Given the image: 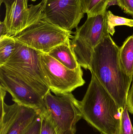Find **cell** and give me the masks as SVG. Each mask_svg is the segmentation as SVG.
Here are the masks:
<instances>
[{
    "label": "cell",
    "mask_w": 133,
    "mask_h": 134,
    "mask_svg": "<svg viewBox=\"0 0 133 134\" xmlns=\"http://www.w3.org/2000/svg\"><path fill=\"white\" fill-rule=\"evenodd\" d=\"M41 120L40 116H39L26 131L23 134H40Z\"/></svg>",
    "instance_id": "cell-20"
},
{
    "label": "cell",
    "mask_w": 133,
    "mask_h": 134,
    "mask_svg": "<svg viewBox=\"0 0 133 134\" xmlns=\"http://www.w3.org/2000/svg\"><path fill=\"white\" fill-rule=\"evenodd\" d=\"M114 5H118V0H111L109 2L107 6V9L110 6Z\"/></svg>",
    "instance_id": "cell-24"
},
{
    "label": "cell",
    "mask_w": 133,
    "mask_h": 134,
    "mask_svg": "<svg viewBox=\"0 0 133 134\" xmlns=\"http://www.w3.org/2000/svg\"><path fill=\"white\" fill-rule=\"evenodd\" d=\"M40 52L16 42L14 52L2 66L22 80L43 98L50 90L41 70Z\"/></svg>",
    "instance_id": "cell-4"
},
{
    "label": "cell",
    "mask_w": 133,
    "mask_h": 134,
    "mask_svg": "<svg viewBox=\"0 0 133 134\" xmlns=\"http://www.w3.org/2000/svg\"><path fill=\"white\" fill-rule=\"evenodd\" d=\"M84 14L81 0H43V18L64 30L78 27Z\"/></svg>",
    "instance_id": "cell-8"
},
{
    "label": "cell",
    "mask_w": 133,
    "mask_h": 134,
    "mask_svg": "<svg viewBox=\"0 0 133 134\" xmlns=\"http://www.w3.org/2000/svg\"><path fill=\"white\" fill-rule=\"evenodd\" d=\"M43 0L38 4L28 7L27 0H15L10 6L5 7L4 23L9 37L20 33L37 19L42 13Z\"/></svg>",
    "instance_id": "cell-11"
},
{
    "label": "cell",
    "mask_w": 133,
    "mask_h": 134,
    "mask_svg": "<svg viewBox=\"0 0 133 134\" xmlns=\"http://www.w3.org/2000/svg\"><path fill=\"white\" fill-rule=\"evenodd\" d=\"M118 6L125 13L133 17V0H118Z\"/></svg>",
    "instance_id": "cell-19"
},
{
    "label": "cell",
    "mask_w": 133,
    "mask_h": 134,
    "mask_svg": "<svg viewBox=\"0 0 133 134\" xmlns=\"http://www.w3.org/2000/svg\"><path fill=\"white\" fill-rule=\"evenodd\" d=\"M72 34L45 20L42 12L37 19L14 37L17 42L47 54L55 46L72 38Z\"/></svg>",
    "instance_id": "cell-6"
},
{
    "label": "cell",
    "mask_w": 133,
    "mask_h": 134,
    "mask_svg": "<svg viewBox=\"0 0 133 134\" xmlns=\"http://www.w3.org/2000/svg\"><path fill=\"white\" fill-rule=\"evenodd\" d=\"M43 99L46 114L58 134H75L76 124L83 118L80 101L72 92L53 95L50 90Z\"/></svg>",
    "instance_id": "cell-5"
},
{
    "label": "cell",
    "mask_w": 133,
    "mask_h": 134,
    "mask_svg": "<svg viewBox=\"0 0 133 134\" xmlns=\"http://www.w3.org/2000/svg\"><path fill=\"white\" fill-rule=\"evenodd\" d=\"M15 0H1V5L2 3H4L5 5V7L10 6Z\"/></svg>",
    "instance_id": "cell-23"
},
{
    "label": "cell",
    "mask_w": 133,
    "mask_h": 134,
    "mask_svg": "<svg viewBox=\"0 0 133 134\" xmlns=\"http://www.w3.org/2000/svg\"><path fill=\"white\" fill-rule=\"evenodd\" d=\"M0 86L11 94L12 100L15 103L35 109L40 116L46 113L43 98L4 66H0Z\"/></svg>",
    "instance_id": "cell-10"
},
{
    "label": "cell",
    "mask_w": 133,
    "mask_h": 134,
    "mask_svg": "<svg viewBox=\"0 0 133 134\" xmlns=\"http://www.w3.org/2000/svg\"><path fill=\"white\" fill-rule=\"evenodd\" d=\"M111 0H81L82 9L87 16L101 14L107 11V6Z\"/></svg>",
    "instance_id": "cell-14"
},
{
    "label": "cell",
    "mask_w": 133,
    "mask_h": 134,
    "mask_svg": "<svg viewBox=\"0 0 133 134\" xmlns=\"http://www.w3.org/2000/svg\"><path fill=\"white\" fill-rule=\"evenodd\" d=\"M119 62L124 72L133 77V35L128 37L119 48Z\"/></svg>",
    "instance_id": "cell-13"
},
{
    "label": "cell",
    "mask_w": 133,
    "mask_h": 134,
    "mask_svg": "<svg viewBox=\"0 0 133 134\" xmlns=\"http://www.w3.org/2000/svg\"><path fill=\"white\" fill-rule=\"evenodd\" d=\"M7 29L5 25L4 22H1L0 23V39L8 37Z\"/></svg>",
    "instance_id": "cell-22"
},
{
    "label": "cell",
    "mask_w": 133,
    "mask_h": 134,
    "mask_svg": "<svg viewBox=\"0 0 133 134\" xmlns=\"http://www.w3.org/2000/svg\"><path fill=\"white\" fill-rule=\"evenodd\" d=\"M119 50L110 35L106 37L94 49L89 69L111 94L121 112L126 106L133 77L123 70Z\"/></svg>",
    "instance_id": "cell-1"
},
{
    "label": "cell",
    "mask_w": 133,
    "mask_h": 134,
    "mask_svg": "<svg viewBox=\"0 0 133 134\" xmlns=\"http://www.w3.org/2000/svg\"><path fill=\"white\" fill-rule=\"evenodd\" d=\"M39 57L45 83L55 95L71 93L85 84L83 72L80 66L71 70L47 53L40 52Z\"/></svg>",
    "instance_id": "cell-7"
},
{
    "label": "cell",
    "mask_w": 133,
    "mask_h": 134,
    "mask_svg": "<svg viewBox=\"0 0 133 134\" xmlns=\"http://www.w3.org/2000/svg\"><path fill=\"white\" fill-rule=\"evenodd\" d=\"M47 54L71 70L76 69L80 66L72 48L70 39L55 46Z\"/></svg>",
    "instance_id": "cell-12"
},
{
    "label": "cell",
    "mask_w": 133,
    "mask_h": 134,
    "mask_svg": "<svg viewBox=\"0 0 133 134\" xmlns=\"http://www.w3.org/2000/svg\"><path fill=\"white\" fill-rule=\"evenodd\" d=\"M119 134H133V128L127 105L122 111Z\"/></svg>",
    "instance_id": "cell-17"
},
{
    "label": "cell",
    "mask_w": 133,
    "mask_h": 134,
    "mask_svg": "<svg viewBox=\"0 0 133 134\" xmlns=\"http://www.w3.org/2000/svg\"><path fill=\"white\" fill-rule=\"evenodd\" d=\"M16 43L13 36L0 39V66L4 65L11 55Z\"/></svg>",
    "instance_id": "cell-15"
},
{
    "label": "cell",
    "mask_w": 133,
    "mask_h": 134,
    "mask_svg": "<svg viewBox=\"0 0 133 134\" xmlns=\"http://www.w3.org/2000/svg\"><path fill=\"white\" fill-rule=\"evenodd\" d=\"M132 82V84L127 96L126 105L129 111L133 115V77Z\"/></svg>",
    "instance_id": "cell-21"
},
{
    "label": "cell",
    "mask_w": 133,
    "mask_h": 134,
    "mask_svg": "<svg viewBox=\"0 0 133 134\" xmlns=\"http://www.w3.org/2000/svg\"><path fill=\"white\" fill-rule=\"evenodd\" d=\"M30 1H35L36 0H30Z\"/></svg>",
    "instance_id": "cell-25"
},
{
    "label": "cell",
    "mask_w": 133,
    "mask_h": 134,
    "mask_svg": "<svg viewBox=\"0 0 133 134\" xmlns=\"http://www.w3.org/2000/svg\"><path fill=\"white\" fill-rule=\"evenodd\" d=\"M41 120L40 134H58L46 113L40 116Z\"/></svg>",
    "instance_id": "cell-18"
},
{
    "label": "cell",
    "mask_w": 133,
    "mask_h": 134,
    "mask_svg": "<svg viewBox=\"0 0 133 134\" xmlns=\"http://www.w3.org/2000/svg\"><path fill=\"white\" fill-rule=\"evenodd\" d=\"M107 11L101 14L88 16L84 23L76 28L71 44L79 65L89 69L94 49L106 37L108 31Z\"/></svg>",
    "instance_id": "cell-3"
},
{
    "label": "cell",
    "mask_w": 133,
    "mask_h": 134,
    "mask_svg": "<svg viewBox=\"0 0 133 134\" xmlns=\"http://www.w3.org/2000/svg\"><path fill=\"white\" fill-rule=\"evenodd\" d=\"M107 26L109 33L113 36L115 32V27L119 26H126L133 27V19L115 15L111 11H107Z\"/></svg>",
    "instance_id": "cell-16"
},
{
    "label": "cell",
    "mask_w": 133,
    "mask_h": 134,
    "mask_svg": "<svg viewBox=\"0 0 133 134\" xmlns=\"http://www.w3.org/2000/svg\"><path fill=\"white\" fill-rule=\"evenodd\" d=\"M0 134H23L40 116L35 109L16 103L8 105L4 102L7 91L0 86Z\"/></svg>",
    "instance_id": "cell-9"
},
{
    "label": "cell",
    "mask_w": 133,
    "mask_h": 134,
    "mask_svg": "<svg viewBox=\"0 0 133 134\" xmlns=\"http://www.w3.org/2000/svg\"><path fill=\"white\" fill-rule=\"evenodd\" d=\"M83 118L103 134H119L121 113L118 106L93 73L80 101Z\"/></svg>",
    "instance_id": "cell-2"
}]
</instances>
